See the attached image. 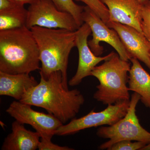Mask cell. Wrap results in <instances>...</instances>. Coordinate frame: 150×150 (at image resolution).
I'll return each mask as SVG.
<instances>
[{"instance_id": "13", "label": "cell", "mask_w": 150, "mask_h": 150, "mask_svg": "<svg viewBox=\"0 0 150 150\" xmlns=\"http://www.w3.org/2000/svg\"><path fill=\"white\" fill-rule=\"evenodd\" d=\"M24 125L16 120L13 122L11 132L5 139L2 150H35L38 149L40 134L37 131L27 130Z\"/></svg>"}, {"instance_id": "21", "label": "cell", "mask_w": 150, "mask_h": 150, "mask_svg": "<svg viewBox=\"0 0 150 150\" xmlns=\"http://www.w3.org/2000/svg\"><path fill=\"white\" fill-rule=\"evenodd\" d=\"M39 150H73L74 149L67 146H62L55 144L51 141V139L40 138L38 145Z\"/></svg>"}, {"instance_id": "20", "label": "cell", "mask_w": 150, "mask_h": 150, "mask_svg": "<svg viewBox=\"0 0 150 150\" xmlns=\"http://www.w3.org/2000/svg\"><path fill=\"white\" fill-rule=\"evenodd\" d=\"M142 28L143 33L150 42V0L142 5Z\"/></svg>"}, {"instance_id": "22", "label": "cell", "mask_w": 150, "mask_h": 150, "mask_svg": "<svg viewBox=\"0 0 150 150\" xmlns=\"http://www.w3.org/2000/svg\"><path fill=\"white\" fill-rule=\"evenodd\" d=\"M16 1L24 5L26 4H28L30 5L35 2L38 0H16Z\"/></svg>"}, {"instance_id": "24", "label": "cell", "mask_w": 150, "mask_h": 150, "mask_svg": "<svg viewBox=\"0 0 150 150\" xmlns=\"http://www.w3.org/2000/svg\"><path fill=\"white\" fill-rule=\"evenodd\" d=\"M139 1L142 5H143L147 1V0H139Z\"/></svg>"}, {"instance_id": "7", "label": "cell", "mask_w": 150, "mask_h": 150, "mask_svg": "<svg viewBox=\"0 0 150 150\" xmlns=\"http://www.w3.org/2000/svg\"><path fill=\"white\" fill-rule=\"evenodd\" d=\"M130 100H123L108 105L99 112L91 110L88 114L79 118H74L66 125H62L56 131V135L66 136L78 133L92 127L112 126L124 117L128 112Z\"/></svg>"}, {"instance_id": "23", "label": "cell", "mask_w": 150, "mask_h": 150, "mask_svg": "<svg viewBox=\"0 0 150 150\" xmlns=\"http://www.w3.org/2000/svg\"><path fill=\"white\" fill-rule=\"evenodd\" d=\"M142 150H150V142L143 148Z\"/></svg>"}, {"instance_id": "16", "label": "cell", "mask_w": 150, "mask_h": 150, "mask_svg": "<svg viewBox=\"0 0 150 150\" xmlns=\"http://www.w3.org/2000/svg\"><path fill=\"white\" fill-rule=\"evenodd\" d=\"M28 10L24 5L0 12V30L16 29L26 26Z\"/></svg>"}, {"instance_id": "5", "label": "cell", "mask_w": 150, "mask_h": 150, "mask_svg": "<svg viewBox=\"0 0 150 150\" xmlns=\"http://www.w3.org/2000/svg\"><path fill=\"white\" fill-rule=\"evenodd\" d=\"M140 100L139 95L134 92L131 96L126 115L112 126H102L98 129V137L109 139L100 145L99 149L108 150L115 143L125 140L150 143V133L141 126L136 114V108Z\"/></svg>"}, {"instance_id": "15", "label": "cell", "mask_w": 150, "mask_h": 150, "mask_svg": "<svg viewBox=\"0 0 150 150\" xmlns=\"http://www.w3.org/2000/svg\"><path fill=\"white\" fill-rule=\"evenodd\" d=\"M130 61L132 66L129 72V90L139 94L142 103L150 109V75L139 60L131 58Z\"/></svg>"}, {"instance_id": "14", "label": "cell", "mask_w": 150, "mask_h": 150, "mask_svg": "<svg viewBox=\"0 0 150 150\" xmlns=\"http://www.w3.org/2000/svg\"><path fill=\"white\" fill-rule=\"evenodd\" d=\"M38 83L29 74H16L0 71V95L13 98L20 101L28 90Z\"/></svg>"}, {"instance_id": "3", "label": "cell", "mask_w": 150, "mask_h": 150, "mask_svg": "<svg viewBox=\"0 0 150 150\" xmlns=\"http://www.w3.org/2000/svg\"><path fill=\"white\" fill-rule=\"evenodd\" d=\"M36 40L41 64L40 74L47 77L60 71L63 83L68 88L67 69L71 51L76 46V31L34 26L30 28Z\"/></svg>"}, {"instance_id": "19", "label": "cell", "mask_w": 150, "mask_h": 150, "mask_svg": "<svg viewBox=\"0 0 150 150\" xmlns=\"http://www.w3.org/2000/svg\"><path fill=\"white\" fill-rule=\"evenodd\" d=\"M147 144L145 142L125 140L121 141L112 145L108 150H142Z\"/></svg>"}, {"instance_id": "1", "label": "cell", "mask_w": 150, "mask_h": 150, "mask_svg": "<svg viewBox=\"0 0 150 150\" xmlns=\"http://www.w3.org/2000/svg\"><path fill=\"white\" fill-rule=\"evenodd\" d=\"M40 75V82L28 90L20 101L42 108L63 124L75 118L85 102L80 91L66 88L60 71L52 73L47 77Z\"/></svg>"}, {"instance_id": "17", "label": "cell", "mask_w": 150, "mask_h": 150, "mask_svg": "<svg viewBox=\"0 0 150 150\" xmlns=\"http://www.w3.org/2000/svg\"><path fill=\"white\" fill-rule=\"evenodd\" d=\"M59 10L66 12L71 15L79 27L81 26L84 22L83 12L84 6L79 5L73 0H51Z\"/></svg>"}, {"instance_id": "4", "label": "cell", "mask_w": 150, "mask_h": 150, "mask_svg": "<svg viewBox=\"0 0 150 150\" xmlns=\"http://www.w3.org/2000/svg\"><path fill=\"white\" fill-rule=\"evenodd\" d=\"M131 67L129 61L123 60L115 53L102 64L95 67L91 76L98 80L99 84L96 86L94 98L107 105L130 100L127 83Z\"/></svg>"}, {"instance_id": "8", "label": "cell", "mask_w": 150, "mask_h": 150, "mask_svg": "<svg viewBox=\"0 0 150 150\" xmlns=\"http://www.w3.org/2000/svg\"><path fill=\"white\" fill-rule=\"evenodd\" d=\"M83 20L91 29L92 38L88 41V44L95 55L97 56L102 55L104 49L100 46V42H105L114 48L121 59L126 61L130 60L131 58L117 33L108 27L94 12L86 6H84L83 12Z\"/></svg>"}, {"instance_id": "10", "label": "cell", "mask_w": 150, "mask_h": 150, "mask_svg": "<svg viewBox=\"0 0 150 150\" xmlns=\"http://www.w3.org/2000/svg\"><path fill=\"white\" fill-rule=\"evenodd\" d=\"M91 34L90 28L85 23L76 30L75 42L79 52V63L76 72L69 81V85L71 86L78 85L85 78L91 76L92 71L97 65L109 59L115 53L111 52L103 57L95 55L88 44V38Z\"/></svg>"}, {"instance_id": "18", "label": "cell", "mask_w": 150, "mask_h": 150, "mask_svg": "<svg viewBox=\"0 0 150 150\" xmlns=\"http://www.w3.org/2000/svg\"><path fill=\"white\" fill-rule=\"evenodd\" d=\"M84 3L86 6L102 20L106 25L109 22V16L108 10L106 6L100 0H75Z\"/></svg>"}, {"instance_id": "9", "label": "cell", "mask_w": 150, "mask_h": 150, "mask_svg": "<svg viewBox=\"0 0 150 150\" xmlns=\"http://www.w3.org/2000/svg\"><path fill=\"white\" fill-rule=\"evenodd\" d=\"M6 112L21 123L28 124L40 134V138L52 139L56 131L63 123L50 113L36 111L30 105L13 101Z\"/></svg>"}, {"instance_id": "11", "label": "cell", "mask_w": 150, "mask_h": 150, "mask_svg": "<svg viewBox=\"0 0 150 150\" xmlns=\"http://www.w3.org/2000/svg\"><path fill=\"white\" fill-rule=\"evenodd\" d=\"M107 25L118 33L131 59L144 63L150 69V42L143 33L132 26L109 21Z\"/></svg>"}, {"instance_id": "2", "label": "cell", "mask_w": 150, "mask_h": 150, "mask_svg": "<svg viewBox=\"0 0 150 150\" xmlns=\"http://www.w3.org/2000/svg\"><path fill=\"white\" fill-rule=\"evenodd\" d=\"M39 52L31 30L26 26L0 30V71L30 74L40 70Z\"/></svg>"}, {"instance_id": "12", "label": "cell", "mask_w": 150, "mask_h": 150, "mask_svg": "<svg viewBox=\"0 0 150 150\" xmlns=\"http://www.w3.org/2000/svg\"><path fill=\"white\" fill-rule=\"evenodd\" d=\"M100 1L108 9L109 22H115L129 25L143 33L142 28L143 5L139 0Z\"/></svg>"}, {"instance_id": "6", "label": "cell", "mask_w": 150, "mask_h": 150, "mask_svg": "<svg viewBox=\"0 0 150 150\" xmlns=\"http://www.w3.org/2000/svg\"><path fill=\"white\" fill-rule=\"evenodd\" d=\"M26 26L76 31L79 25L71 15L59 10L51 0H38L29 5Z\"/></svg>"}]
</instances>
